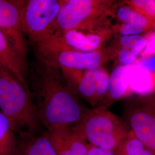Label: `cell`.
I'll list each match as a JSON object with an SVG mask.
<instances>
[{
  "instance_id": "1",
  "label": "cell",
  "mask_w": 155,
  "mask_h": 155,
  "mask_svg": "<svg viewBox=\"0 0 155 155\" xmlns=\"http://www.w3.org/2000/svg\"><path fill=\"white\" fill-rule=\"evenodd\" d=\"M34 90L39 120L46 130L74 127L88 109L81 104L59 68L40 62Z\"/></svg>"
},
{
  "instance_id": "2",
  "label": "cell",
  "mask_w": 155,
  "mask_h": 155,
  "mask_svg": "<svg viewBox=\"0 0 155 155\" xmlns=\"http://www.w3.org/2000/svg\"><path fill=\"white\" fill-rule=\"evenodd\" d=\"M0 111L17 134H36L42 127L31 93L1 66Z\"/></svg>"
},
{
  "instance_id": "3",
  "label": "cell",
  "mask_w": 155,
  "mask_h": 155,
  "mask_svg": "<svg viewBox=\"0 0 155 155\" xmlns=\"http://www.w3.org/2000/svg\"><path fill=\"white\" fill-rule=\"evenodd\" d=\"M117 1L62 0L52 35L79 28L112 27Z\"/></svg>"
},
{
  "instance_id": "4",
  "label": "cell",
  "mask_w": 155,
  "mask_h": 155,
  "mask_svg": "<svg viewBox=\"0 0 155 155\" xmlns=\"http://www.w3.org/2000/svg\"><path fill=\"white\" fill-rule=\"evenodd\" d=\"M72 128L89 144L112 150L129 132L122 118L101 107L88 108Z\"/></svg>"
},
{
  "instance_id": "5",
  "label": "cell",
  "mask_w": 155,
  "mask_h": 155,
  "mask_svg": "<svg viewBox=\"0 0 155 155\" xmlns=\"http://www.w3.org/2000/svg\"><path fill=\"white\" fill-rule=\"evenodd\" d=\"M34 47L40 62L59 68L94 70L110 61L106 47L90 52L76 51L61 45L53 35Z\"/></svg>"
},
{
  "instance_id": "6",
  "label": "cell",
  "mask_w": 155,
  "mask_h": 155,
  "mask_svg": "<svg viewBox=\"0 0 155 155\" xmlns=\"http://www.w3.org/2000/svg\"><path fill=\"white\" fill-rule=\"evenodd\" d=\"M122 115L129 131L155 153V94L124 98Z\"/></svg>"
},
{
  "instance_id": "7",
  "label": "cell",
  "mask_w": 155,
  "mask_h": 155,
  "mask_svg": "<svg viewBox=\"0 0 155 155\" xmlns=\"http://www.w3.org/2000/svg\"><path fill=\"white\" fill-rule=\"evenodd\" d=\"M62 0H26L21 11L22 26L32 45H38L52 35Z\"/></svg>"
},
{
  "instance_id": "8",
  "label": "cell",
  "mask_w": 155,
  "mask_h": 155,
  "mask_svg": "<svg viewBox=\"0 0 155 155\" xmlns=\"http://www.w3.org/2000/svg\"><path fill=\"white\" fill-rule=\"evenodd\" d=\"M69 87L79 98L91 106L99 107L107 93L109 75L105 67L94 70L60 68Z\"/></svg>"
},
{
  "instance_id": "9",
  "label": "cell",
  "mask_w": 155,
  "mask_h": 155,
  "mask_svg": "<svg viewBox=\"0 0 155 155\" xmlns=\"http://www.w3.org/2000/svg\"><path fill=\"white\" fill-rule=\"evenodd\" d=\"M24 0H0V30L23 63L27 67L28 39L22 26Z\"/></svg>"
},
{
  "instance_id": "10",
  "label": "cell",
  "mask_w": 155,
  "mask_h": 155,
  "mask_svg": "<svg viewBox=\"0 0 155 155\" xmlns=\"http://www.w3.org/2000/svg\"><path fill=\"white\" fill-rule=\"evenodd\" d=\"M111 27L75 28L67 31L56 40L72 50L90 52L105 48L113 36Z\"/></svg>"
},
{
  "instance_id": "11",
  "label": "cell",
  "mask_w": 155,
  "mask_h": 155,
  "mask_svg": "<svg viewBox=\"0 0 155 155\" xmlns=\"http://www.w3.org/2000/svg\"><path fill=\"white\" fill-rule=\"evenodd\" d=\"M46 132L57 155H87L88 143L72 127Z\"/></svg>"
},
{
  "instance_id": "12",
  "label": "cell",
  "mask_w": 155,
  "mask_h": 155,
  "mask_svg": "<svg viewBox=\"0 0 155 155\" xmlns=\"http://www.w3.org/2000/svg\"><path fill=\"white\" fill-rule=\"evenodd\" d=\"M132 65L116 66L109 75L105 98L98 107L107 109L117 101L127 98L132 77Z\"/></svg>"
},
{
  "instance_id": "13",
  "label": "cell",
  "mask_w": 155,
  "mask_h": 155,
  "mask_svg": "<svg viewBox=\"0 0 155 155\" xmlns=\"http://www.w3.org/2000/svg\"><path fill=\"white\" fill-rule=\"evenodd\" d=\"M14 155H57L46 130L40 134H17Z\"/></svg>"
},
{
  "instance_id": "14",
  "label": "cell",
  "mask_w": 155,
  "mask_h": 155,
  "mask_svg": "<svg viewBox=\"0 0 155 155\" xmlns=\"http://www.w3.org/2000/svg\"><path fill=\"white\" fill-rule=\"evenodd\" d=\"M0 66L15 78L27 91L31 93L27 81V67L13 50L1 30Z\"/></svg>"
},
{
  "instance_id": "15",
  "label": "cell",
  "mask_w": 155,
  "mask_h": 155,
  "mask_svg": "<svg viewBox=\"0 0 155 155\" xmlns=\"http://www.w3.org/2000/svg\"><path fill=\"white\" fill-rule=\"evenodd\" d=\"M113 24H128L144 28L146 31L153 29V22L147 17L136 11L130 6L123 4L121 1H117L114 12Z\"/></svg>"
},
{
  "instance_id": "16",
  "label": "cell",
  "mask_w": 155,
  "mask_h": 155,
  "mask_svg": "<svg viewBox=\"0 0 155 155\" xmlns=\"http://www.w3.org/2000/svg\"><path fill=\"white\" fill-rule=\"evenodd\" d=\"M17 134L8 118L0 111V155H14Z\"/></svg>"
},
{
  "instance_id": "17",
  "label": "cell",
  "mask_w": 155,
  "mask_h": 155,
  "mask_svg": "<svg viewBox=\"0 0 155 155\" xmlns=\"http://www.w3.org/2000/svg\"><path fill=\"white\" fill-rule=\"evenodd\" d=\"M114 155H155V153L134 136L130 131L113 150Z\"/></svg>"
},
{
  "instance_id": "18",
  "label": "cell",
  "mask_w": 155,
  "mask_h": 155,
  "mask_svg": "<svg viewBox=\"0 0 155 155\" xmlns=\"http://www.w3.org/2000/svg\"><path fill=\"white\" fill-rule=\"evenodd\" d=\"M148 39L141 35L129 36L113 35L108 44L130 51L138 56L148 45Z\"/></svg>"
},
{
  "instance_id": "19",
  "label": "cell",
  "mask_w": 155,
  "mask_h": 155,
  "mask_svg": "<svg viewBox=\"0 0 155 155\" xmlns=\"http://www.w3.org/2000/svg\"><path fill=\"white\" fill-rule=\"evenodd\" d=\"M121 1L154 22L155 0H122Z\"/></svg>"
},
{
  "instance_id": "20",
  "label": "cell",
  "mask_w": 155,
  "mask_h": 155,
  "mask_svg": "<svg viewBox=\"0 0 155 155\" xmlns=\"http://www.w3.org/2000/svg\"><path fill=\"white\" fill-rule=\"evenodd\" d=\"M139 64L141 68L149 74L155 90V54L145 56L139 61Z\"/></svg>"
},
{
  "instance_id": "21",
  "label": "cell",
  "mask_w": 155,
  "mask_h": 155,
  "mask_svg": "<svg viewBox=\"0 0 155 155\" xmlns=\"http://www.w3.org/2000/svg\"><path fill=\"white\" fill-rule=\"evenodd\" d=\"M87 155H114L112 150H106L88 143Z\"/></svg>"
},
{
  "instance_id": "22",
  "label": "cell",
  "mask_w": 155,
  "mask_h": 155,
  "mask_svg": "<svg viewBox=\"0 0 155 155\" xmlns=\"http://www.w3.org/2000/svg\"><path fill=\"white\" fill-rule=\"evenodd\" d=\"M153 29H155V20L154 22H153Z\"/></svg>"
}]
</instances>
